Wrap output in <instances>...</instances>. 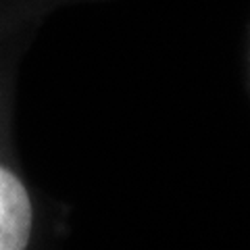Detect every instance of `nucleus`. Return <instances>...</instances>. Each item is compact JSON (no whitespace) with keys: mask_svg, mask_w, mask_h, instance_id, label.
<instances>
[{"mask_svg":"<svg viewBox=\"0 0 250 250\" xmlns=\"http://www.w3.org/2000/svg\"><path fill=\"white\" fill-rule=\"evenodd\" d=\"M31 233V202L25 188L0 167V250H25Z\"/></svg>","mask_w":250,"mask_h":250,"instance_id":"1","label":"nucleus"}]
</instances>
